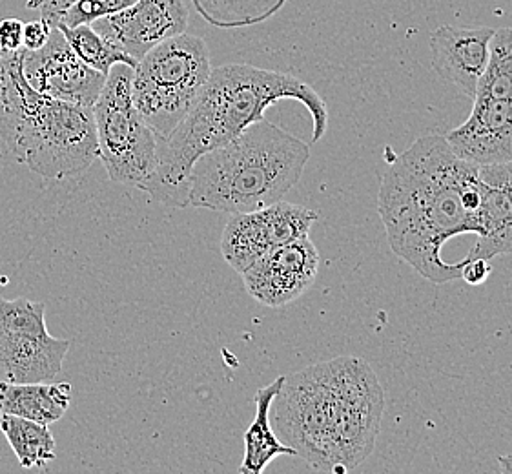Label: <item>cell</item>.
Returning <instances> with one entry per match:
<instances>
[{"mask_svg":"<svg viewBox=\"0 0 512 474\" xmlns=\"http://www.w3.org/2000/svg\"><path fill=\"white\" fill-rule=\"evenodd\" d=\"M70 402V383L0 382V414H13L42 425H52L70 409Z\"/></svg>","mask_w":512,"mask_h":474,"instance_id":"16","label":"cell"},{"mask_svg":"<svg viewBox=\"0 0 512 474\" xmlns=\"http://www.w3.org/2000/svg\"><path fill=\"white\" fill-rule=\"evenodd\" d=\"M478 166L454 154L443 135L414 141L381 179L378 210L390 250L434 285L461 279V263H447L454 237L480 236Z\"/></svg>","mask_w":512,"mask_h":474,"instance_id":"1","label":"cell"},{"mask_svg":"<svg viewBox=\"0 0 512 474\" xmlns=\"http://www.w3.org/2000/svg\"><path fill=\"white\" fill-rule=\"evenodd\" d=\"M57 28L62 31L64 39L72 46L75 55L84 64H88L90 68L103 75H108L115 64H128L132 68L137 66L134 57L113 46L112 42L106 41L99 31L93 30L92 24H81L75 28L59 24Z\"/></svg>","mask_w":512,"mask_h":474,"instance_id":"20","label":"cell"},{"mask_svg":"<svg viewBox=\"0 0 512 474\" xmlns=\"http://www.w3.org/2000/svg\"><path fill=\"white\" fill-rule=\"evenodd\" d=\"M461 279L472 287L483 285L492 274L489 259H461Z\"/></svg>","mask_w":512,"mask_h":474,"instance_id":"26","label":"cell"},{"mask_svg":"<svg viewBox=\"0 0 512 474\" xmlns=\"http://www.w3.org/2000/svg\"><path fill=\"white\" fill-rule=\"evenodd\" d=\"M512 99V28L494 31L491 57L474 99Z\"/></svg>","mask_w":512,"mask_h":474,"instance_id":"21","label":"cell"},{"mask_svg":"<svg viewBox=\"0 0 512 474\" xmlns=\"http://www.w3.org/2000/svg\"><path fill=\"white\" fill-rule=\"evenodd\" d=\"M134 2L135 0H77L72 8L62 13L57 26L62 24L68 28H75L81 24H93L99 19L130 8Z\"/></svg>","mask_w":512,"mask_h":474,"instance_id":"22","label":"cell"},{"mask_svg":"<svg viewBox=\"0 0 512 474\" xmlns=\"http://www.w3.org/2000/svg\"><path fill=\"white\" fill-rule=\"evenodd\" d=\"M308 159L307 143L267 119L257 121L195 161L188 207L232 216L270 207L296 186Z\"/></svg>","mask_w":512,"mask_h":474,"instance_id":"5","label":"cell"},{"mask_svg":"<svg viewBox=\"0 0 512 474\" xmlns=\"http://www.w3.org/2000/svg\"><path fill=\"white\" fill-rule=\"evenodd\" d=\"M188 21L183 0H135L130 8L93 22L92 28L139 62L161 42L185 33Z\"/></svg>","mask_w":512,"mask_h":474,"instance_id":"12","label":"cell"},{"mask_svg":"<svg viewBox=\"0 0 512 474\" xmlns=\"http://www.w3.org/2000/svg\"><path fill=\"white\" fill-rule=\"evenodd\" d=\"M316 221L318 212L283 199L254 212L234 214L221 237V254L230 267L243 274L263 254L308 236Z\"/></svg>","mask_w":512,"mask_h":474,"instance_id":"9","label":"cell"},{"mask_svg":"<svg viewBox=\"0 0 512 474\" xmlns=\"http://www.w3.org/2000/svg\"><path fill=\"white\" fill-rule=\"evenodd\" d=\"M498 462H500V471H502V473L512 474V454H509V456H500Z\"/></svg>","mask_w":512,"mask_h":474,"instance_id":"27","label":"cell"},{"mask_svg":"<svg viewBox=\"0 0 512 474\" xmlns=\"http://www.w3.org/2000/svg\"><path fill=\"white\" fill-rule=\"evenodd\" d=\"M445 139L454 154L474 165L512 161V99H474L469 119Z\"/></svg>","mask_w":512,"mask_h":474,"instance_id":"13","label":"cell"},{"mask_svg":"<svg viewBox=\"0 0 512 474\" xmlns=\"http://www.w3.org/2000/svg\"><path fill=\"white\" fill-rule=\"evenodd\" d=\"M212 70L206 42L186 33L161 42L137 62L134 103L157 139L172 134L194 108Z\"/></svg>","mask_w":512,"mask_h":474,"instance_id":"6","label":"cell"},{"mask_svg":"<svg viewBox=\"0 0 512 474\" xmlns=\"http://www.w3.org/2000/svg\"><path fill=\"white\" fill-rule=\"evenodd\" d=\"M492 28L445 24L432 31V68L443 81L474 99L491 57Z\"/></svg>","mask_w":512,"mask_h":474,"instance_id":"14","label":"cell"},{"mask_svg":"<svg viewBox=\"0 0 512 474\" xmlns=\"http://www.w3.org/2000/svg\"><path fill=\"white\" fill-rule=\"evenodd\" d=\"M24 53H2L0 137L10 154L50 181L88 172L99 157L92 108L53 99L24 77Z\"/></svg>","mask_w":512,"mask_h":474,"instance_id":"4","label":"cell"},{"mask_svg":"<svg viewBox=\"0 0 512 474\" xmlns=\"http://www.w3.org/2000/svg\"><path fill=\"white\" fill-rule=\"evenodd\" d=\"M55 26L44 19L26 22L24 24V35H22V48H26L28 52H37L41 50L46 42L50 41L52 31Z\"/></svg>","mask_w":512,"mask_h":474,"instance_id":"23","label":"cell"},{"mask_svg":"<svg viewBox=\"0 0 512 474\" xmlns=\"http://www.w3.org/2000/svg\"><path fill=\"white\" fill-rule=\"evenodd\" d=\"M24 77L37 92L86 108H93L106 81L75 55L57 26L41 50L24 53Z\"/></svg>","mask_w":512,"mask_h":474,"instance_id":"11","label":"cell"},{"mask_svg":"<svg viewBox=\"0 0 512 474\" xmlns=\"http://www.w3.org/2000/svg\"><path fill=\"white\" fill-rule=\"evenodd\" d=\"M480 236L465 259L512 254V161L478 166Z\"/></svg>","mask_w":512,"mask_h":474,"instance_id":"15","label":"cell"},{"mask_svg":"<svg viewBox=\"0 0 512 474\" xmlns=\"http://www.w3.org/2000/svg\"><path fill=\"white\" fill-rule=\"evenodd\" d=\"M44 303L0 298V382H52L70 351V340L53 338Z\"/></svg>","mask_w":512,"mask_h":474,"instance_id":"8","label":"cell"},{"mask_svg":"<svg viewBox=\"0 0 512 474\" xmlns=\"http://www.w3.org/2000/svg\"><path fill=\"white\" fill-rule=\"evenodd\" d=\"M0 61H2V52H0Z\"/></svg>","mask_w":512,"mask_h":474,"instance_id":"28","label":"cell"},{"mask_svg":"<svg viewBox=\"0 0 512 474\" xmlns=\"http://www.w3.org/2000/svg\"><path fill=\"white\" fill-rule=\"evenodd\" d=\"M283 99H294L307 108L314 123L312 141H321L327 134L328 108L310 84L294 75L250 64L214 68L194 108L172 134L157 139L154 174L139 190L168 207H188L195 161L230 143L250 124L263 121L268 108Z\"/></svg>","mask_w":512,"mask_h":474,"instance_id":"3","label":"cell"},{"mask_svg":"<svg viewBox=\"0 0 512 474\" xmlns=\"http://www.w3.org/2000/svg\"><path fill=\"white\" fill-rule=\"evenodd\" d=\"M385 394L369 363L341 356L285 376L270 420L281 442L323 473L354 471L378 440Z\"/></svg>","mask_w":512,"mask_h":474,"instance_id":"2","label":"cell"},{"mask_svg":"<svg viewBox=\"0 0 512 474\" xmlns=\"http://www.w3.org/2000/svg\"><path fill=\"white\" fill-rule=\"evenodd\" d=\"M0 431L6 436L11 451L17 456L22 469H37L55 460V438L48 425L28 418L2 414Z\"/></svg>","mask_w":512,"mask_h":474,"instance_id":"18","label":"cell"},{"mask_svg":"<svg viewBox=\"0 0 512 474\" xmlns=\"http://www.w3.org/2000/svg\"><path fill=\"white\" fill-rule=\"evenodd\" d=\"M24 22L19 19H4L0 21V52H17L22 48Z\"/></svg>","mask_w":512,"mask_h":474,"instance_id":"24","label":"cell"},{"mask_svg":"<svg viewBox=\"0 0 512 474\" xmlns=\"http://www.w3.org/2000/svg\"><path fill=\"white\" fill-rule=\"evenodd\" d=\"M134 68L115 64L93 104V123L108 179L117 185H143L157 165V135L137 110L132 95Z\"/></svg>","mask_w":512,"mask_h":474,"instance_id":"7","label":"cell"},{"mask_svg":"<svg viewBox=\"0 0 512 474\" xmlns=\"http://www.w3.org/2000/svg\"><path fill=\"white\" fill-rule=\"evenodd\" d=\"M319 261L321 256L310 237H299L263 254L241 276L252 298L277 309L296 301L312 287Z\"/></svg>","mask_w":512,"mask_h":474,"instance_id":"10","label":"cell"},{"mask_svg":"<svg viewBox=\"0 0 512 474\" xmlns=\"http://www.w3.org/2000/svg\"><path fill=\"white\" fill-rule=\"evenodd\" d=\"M283 382H285V376H279L270 385L257 391L256 418L246 429L245 458L239 467L241 474H261L276 460L277 456H297L290 445L281 442L270 420L272 402Z\"/></svg>","mask_w":512,"mask_h":474,"instance_id":"17","label":"cell"},{"mask_svg":"<svg viewBox=\"0 0 512 474\" xmlns=\"http://www.w3.org/2000/svg\"><path fill=\"white\" fill-rule=\"evenodd\" d=\"M75 2L77 0H26V8L39 11L44 21L50 22L52 26H57L62 13L68 8H72Z\"/></svg>","mask_w":512,"mask_h":474,"instance_id":"25","label":"cell"},{"mask_svg":"<svg viewBox=\"0 0 512 474\" xmlns=\"http://www.w3.org/2000/svg\"><path fill=\"white\" fill-rule=\"evenodd\" d=\"M288 0H192L197 13L221 30L248 28L267 22Z\"/></svg>","mask_w":512,"mask_h":474,"instance_id":"19","label":"cell"}]
</instances>
